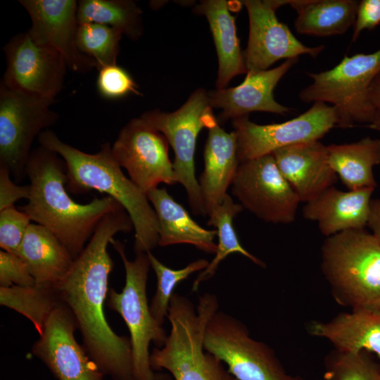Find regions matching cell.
<instances>
[{
    "instance_id": "1",
    "label": "cell",
    "mask_w": 380,
    "mask_h": 380,
    "mask_svg": "<svg viewBox=\"0 0 380 380\" xmlns=\"http://www.w3.org/2000/svg\"><path fill=\"white\" fill-rule=\"evenodd\" d=\"M132 229L124 208L106 215L56 289L75 317L88 355L113 380H133L132 358L129 337L118 335L106 318L108 279L114 267L107 248L117 233Z\"/></svg>"
},
{
    "instance_id": "2",
    "label": "cell",
    "mask_w": 380,
    "mask_h": 380,
    "mask_svg": "<svg viewBox=\"0 0 380 380\" xmlns=\"http://www.w3.org/2000/svg\"><path fill=\"white\" fill-rule=\"evenodd\" d=\"M30 180L28 202L19 209L32 221L51 232L75 259L83 251L102 218L123 208L105 196L85 204L78 203L67 189L64 160L42 146L32 151L25 168Z\"/></svg>"
},
{
    "instance_id": "3",
    "label": "cell",
    "mask_w": 380,
    "mask_h": 380,
    "mask_svg": "<svg viewBox=\"0 0 380 380\" xmlns=\"http://www.w3.org/2000/svg\"><path fill=\"white\" fill-rule=\"evenodd\" d=\"M40 146L54 151L67 167V189L75 194L91 190L104 193L118 201L129 215L135 232V254L147 253L158 246V221L146 193L125 176L115 159L109 143L99 151L87 153L62 141L46 129L38 137Z\"/></svg>"
},
{
    "instance_id": "4",
    "label": "cell",
    "mask_w": 380,
    "mask_h": 380,
    "mask_svg": "<svg viewBox=\"0 0 380 380\" xmlns=\"http://www.w3.org/2000/svg\"><path fill=\"white\" fill-rule=\"evenodd\" d=\"M218 309V300L210 294L199 296L196 308L186 296L173 294L167 316L170 331L164 346L152 350L153 370L166 369L175 380H237L222 361L204 350L206 325Z\"/></svg>"
},
{
    "instance_id": "5",
    "label": "cell",
    "mask_w": 380,
    "mask_h": 380,
    "mask_svg": "<svg viewBox=\"0 0 380 380\" xmlns=\"http://www.w3.org/2000/svg\"><path fill=\"white\" fill-rule=\"evenodd\" d=\"M321 269L336 301L380 315V241L365 229L327 237Z\"/></svg>"
},
{
    "instance_id": "6",
    "label": "cell",
    "mask_w": 380,
    "mask_h": 380,
    "mask_svg": "<svg viewBox=\"0 0 380 380\" xmlns=\"http://www.w3.org/2000/svg\"><path fill=\"white\" fill-rule=\"evenodd\" d=\"M110 244L122 260L125 284L120 292L109 289L107 305L122 317L129 331L133 380H158L159 373L151 366L149 346L153 342L156 348H162L168 334L150 311L146 284L151 265L147 253H137L132 261L120 241L112 239Z\"/></svg>"
},
{
    "instance_id": "7",
    "label": "cell",
    "mask_w": 380,
    "mask_h": 380,
    "mask_svg": "<svg viewBox=\"0 0 380 380\" xmlns=\"http://www.w3.org/2000/svg\"><path fill=\"white\" fill-rule=\"evenodd\" d=\"M380 72V49L370 53L346 56L333 68L309 72L312 82L298 94L305 103L322 102L334 107L337 127L371 124L372 109L368 100L369 87Z\"/></svg>"
},
{
    "instance_id": "8",
    "label": "cell",
    "mask_w": 380,
    "mask_h": 380,
    "mask_svg": "<svg viewBox=\"0 0 380 380\" xmlns=\"http://www.w3.org/2000/svg\"><path fill=\"white\" fill-rule=\"evenodd\" d=\"M141 118L161 132L175 153L173 169L177 182L185 189L194 214L205 215L198 182L195 176L194 156L197 137L203 127L217 122L210 105L208 92L198 89L177 110L147 111Z\"/></svg>"
},
{
    "instance_id": "9",
    "label": "cell",
    "mask_w": 380,
    "mask_h": 380,
    "mask_svg": "<svg viewBox=\"0 0 380 380\" xmlns=\"http://www.w3.org/2000/svg\"><path fill=\"white\" fill-rule=\"evenodd\" d=\"M203 347L237 380H303L288 374L271 348L251 338L246 326L226 312L217 310L208 320Z\"/></svg>"
},
{
    "instance_id": "10",
    "label": "cell",
    "mask_w": 380,
    "mask_h": 380,
    "mask_svg": "<svg viewBox=\"0 0 380 380\" xmlns=\"http://www.w3.org/2000/svg\"><path fill=\"white\" fill-rule=\"evenodd\" d=\"M54 102L0 84V166L16 182L26 176L34 139L59 118L51 108Z\"/></svg>"
},
{
    "instance_id": "11",
    "label": "cell",
    "mask_w": 380,
    "mask_h": 380,
    "mask_svg": "<svg viewBox=\"0 0 380 380\" xmlns=\"http://www.w3.org/2000/svg\"><path fill=\"white\" fill-rule=\"evenodd\" d=\"M232 193L243 208L273 224L293 222L301 203L272 154L240 163Z\"/></svg>"
},
{
    "instance_id": "12",
    "label": "cell",
    "mask_w": 380,
    "mask_h": 380,
    "mask_svg": "<svg viewBox=\"0 0 380 380\" xmlns=\"http://www.w3.org/2000/svg\"><path fill=\"white\" fill-rule=\"evenodd\" d=\"M334 107L315 102L303 113L288 121L258 125L248 115L232 120L237 134L240 163L272 154L276 150L298 144L319 141L333 127H337Z\"/></svg>"
},
{
    "instance_id": "13",
    "label": "cell",
    "mask_w": 380,
    "mask_h": 380,
    "mask_svg": "<svg viewBox=\"0 0 380 380\" xmlns=\"http://www.w3.org/2000/svg\"><path fill=\"white\" fill-rule=\"evenodd\" d=\"M111 148L118 163L145 193L161 183H177L167 140L141 117L131 120L122 128Z\"/></svg>"
},
{
    "instance_id": "14",
    "label": "cell",
    "mask_w": 380,
    "mask_h": 380,
    "mask_svg": "<svg viewBox=\"0 0 380 380\" xmlns=\"http://www.w3.org/2000/svg\"><path fill=\"white\" fill-rule=\"evenodd\" d=\"M290 1L246 0L249 19L248 44L243 51L248 72L268 70L281 59L298 58L308 55L316 58L324 46H308L300 42L288 26L280 22L276 11Z\"/></svg>"
},
{
    "instance_id": "15",
    "label": "cell",
    "mask_w": 380,
    "mask_h": 380,
    "mask_svg": "<svg viewBox=\"0 0 380 380\" xmlns=\"http://www.w3.org/2000/svg\"><path fill=\"white\" fill-rule=\"evenodd\" d=\"M3 51L6 68L1 83L13 89L55 100L63 87L68 68L58 53L38 44L28 31L13 37Z\"/></svg>"
},
{
    "instance_id": "16",
    "label": "cell",
    "mask_w": 380,
    "mask_h": 380,
    "mask_svg": "<svg viewBox=\"0 0 380 380\" xmlns=\"http://www.w3.org/2000/svg\"><path fill=\"white\" fill-rule=\"evenodd\" d=\"M75 317L63 303L52 312L32 348L58 380H103L104 374L75 339Z\"/></svg>"
},
{
    "instance_id": "17",
    "label": "cell",
    "mask_w": 380,
    "mask_h": 380,
    "mask_svg": "<svg viewBox=\"0 0 380 380\" xmlns=\"http://www.w3.org/2000/svg\"><path fill=\"white\" fill-rule=\"evenodd\" d=\"M32 25L28 32L38 44L58 53L68 68L79 73L96 68V62L77 45V6L75 0H20Z\"/></svg>"
},
{
    "instance_id": "18",
    "label": "cell",
    "mask_w": 380,
    "mask_h": 380,
    "mask_svg": "<svg viewBox=\"0 0 380 380\" xmlns=\"http://www.w3.org/2000/svg\"><path fill=\"white\" fill-rule=\"evenodd\" d=\"M298 59L286 60L272 69L248 72L241 84L208 92L210 106L222 110L217 119L218 123L223 124L229 119L248 115L254 111L280 115L291 113V108L276 101L273 91Z\"/></svg>"
},
{
    "instance_id": "19",
    "label": "cell",
    "mask_w": 380,
    "mask_h": 380,
    "mask_svg": "<svg viewBox=\"0 0 380 380\" xmlns=\"http://www.w3.org/2000/svg\"><path fill=\"white\" fill-rule=\"evenodd\" d=\"M272 155L300 202L310 201L337 180L328 161L327 146L320 141L279 148Z\"/></svg>"
},
{
    "instance_id": "20",
    "label": "cell",
    "mask_w": 380,
    "mask_h": 380,
    "mask_svg": "<svg viewBox=\"0 0 380 380\" xmlns=\"http://www.w3.org/2000/svg\"><path fill=\"white\" fill-rule=\"evenodd\" d=\"M372 188L341 191L332 186L305 203L303 217L315 221L327 237L367 227Z\"/></svg>"
},
{
    "instance_id": "21",
    "label": "cell",
    "mask_w": 380,
    "mask_h": 380,
    "mask_svg": "<svg viewBox=\"0 0 380 380\" xmlns=\"http://www.w3.org/2000/svg\"><path fill=\"white\" fill-rule=\"evenodd\" d=\"M204 170L198 180L205 215L221 203L240 164L237 134L227 132L217 122L208 129L204 149Z\"/></svg>"
},
{
    "instance_id": "22",
    "label": "cell",
    "mask_w": 380,
    "mask_h": 380,
    "mask_svg": "<svg viewBox=\"0 0 380 380\" xmlns=\"http://www.w3.org/2000/svg\"><path fill=\"white\" fill-rule=\"evenodd\" d=\"M17 255L26 263L36 285L53 289L66 279L75 261L51 232L33 223L29 225Z\"/></svg>"
},
{
    "instance_id": "23",
    "label": "cell",
    "mask_w": 380,
    "mask_h": 380,
    "mask_svg": "<svg viewBox=\"0 0 380 380\" xmlns=\"http://www.w3.org/2000/svg\"><path fill=\"white\" fill-rule=\"evenodd\" d=\"M146 195L158 221V246L187 243L207 253H216L217 230L205 229L197 224L165 188H156Z\"/></svg>"
},
{
    "instance_id": "24",
    "label": "cell",
    "mask_w": 380,
    "mask_h": 380,
    "mask_svg": "<svg viewBox=\"0 0 380 380\" xmlns=\"http://www.w3.org/2000/svg\"><path fill=\"white\" fill-rule=\"evenodd\" d=\"M308 331L327 339L335 350L373 353L380 365V315L351 310L327 322L312 321L308 326Z\"/></svg>"
},
{
    "instance_id": "25",
    "label": "cell",
    "mask_w": 380,
    "mask_h": 380,
    "mask_svg": "<svg viewBox=\"0 0 380 380\" xmlns=\"http://www.w3.org/2000/svg\"><path fill=\"white\" fill-rule=\"evenodd\" d=\"M194 8L196 14L205 15L208 21L218 58L217 88L224 89L233 77L247 73L235 18L224 0L201 1Z\"/></svg>"
},
{
    "instance_id": "26",
    "label": "cell",
    "mask_w": 380,
    "mask_h": 380,
    "mask_svg": "<svg viewBox=\"0 0 380 380\" xmlns=\"http://www.w3.org/2000/svg\"><path fill=\"white\" fill-rule=\"evenodd\" d=\"M328 161L348 190L375 189L373 168L380 164V139L366 137L360 140L327 146Z\"/></svg>"
},
{
    "instance_id": "27",
    "label": "cell",
    "mask_w": 380,
    "mask_h": 380,
    "mask_svg": "<svg viewBox=\"0 0 380 380\" xmlns=\"http://www.w3.org/2000/svg\"><path fill=\"white\" fill-rule=\"evenodd\" d=\"M294 22L300 34L329 37L344 34L354 25L359 4L355 0H292Z\"/></svg>"
},
{
    "instance_id": "28",
    "label": "cell",
    "mask_w": 380,
    "mask_h": 380,
    "mask_svg": "<svg viewBox=\"0 0 380 380\" xmlns=\"http://www.w3.org/2000/svg\"><path fill=\"white\" fill-rule=\"evenodd\" d=\"M243 209L241 204L234 203L232 197L227 194L221 203L209 214L208 224L217 228V248L213 260L199 273L193 282L192 291L196 292L201 283L211 279L220 262L232 253H239L258 266L262 267L265 266L262 260L242 246L237 237L233 220Z\"/></svg>"
},
{
    "instance_id": "29",
    "label": "cell",
    "mask_w": 380,
    "mask_h": 380,
    "mask_svg": "<svg viewBox=\"0 0 380 380\" xmlns=\"http://www.w3.org/2000/svg\"><path fill=\"white\" fill-rule=\"evenodd\" d=\"M141 14L136 3L129 0H81L77 6L78 25H108L133 40L138 39L144 31Z\"/></svg>"
},
{
    "instance_id": "30",
    "label": "cell",
    "mask_w": 380,
    "mask_h": 380,
    "mask_svg": "<svg viewBox=\"0 0 380 380\" xmlns=\"http://www.w3.org/2000/svg\"><path fill=\"white\" fill-rule=\"evenodd\" d=\"M63 303L56 289L35 285L0 287V304L31 321L40 334L52 312Z\"/></svg>"
},
{
    "instance_id": "31",
    "label": "cell",
    "mask_w": 380,
    "mask_h": 380,
    "mask_svg": "<svg viewBox=\"0 0 380 380\" xmlns=\"http://www.w3.org/2000/svg\"><path fill=\"white\" fill-rule=\"evenodd\" d=\"M147 255L157 278L156 289L149 304L150 311L155 320L163 326L176 286L194 272L205 270L209 262L205 259H198L182 269L174 270L163 265L151 251L147 253Z\"/></svg>"
},
{
    "instance_id": "32",
    "label": "cell",
    "mask_w": 380,
    "mask_h": 380,
    "mask_svg": "<svg viewBox=\"0 0 380 380\" xmlns=\"http://www.w3.org/2000/svg\"><path fill=\"white\" fill-rule=\"evenodd\" d=\"M122 34L110 26L98 23L78 25L77 45L84 55L96 63V69L117 65Z\"/></svg>"
},
{
    "instance_id": "33",
    "label": "cell",
    "mask_w": 380,
    "mask_h": 380,
    "mask_svg": "<svg viewBox=\"0 0 380 380\" xmlns=\"http://www.w3.org/2000/svg\"><path fill=\"white\" fill-rule=\"evenodd\" d=\"M325 368L327 380H380V365L365 351L334 350L326 359Z\"/></svg>"
},
{
    "instance_id": "34",
    "label": "cell",
    "mask_w": 380,
    "mask_h": 380,
    "mask_svg": "<svg viewBox=\"0 0 380 380\" xmlns=\"http://www.w3.org/2000/svg\"><path fill=\"white\" fill-rule=\"evenodd\" d=\"M31 219L15 205L0 210V247L17 255Z\"/></svg>"
},
{
    "instance_id": "35",
    "label": "cell",
    "mask_w": 380,
    "mask_h": 380,
    "mask_svg": "<svg viewBox=\"0 0 380 380\" xmlns=\"http://www.w3.org/2000/svg\"><path fill=\"white\" fill-rule=\"evenodd\" d=\"M96 80L99 94L106 99H118L129 94H140L131 75L118 65L100 69Z\"/></svg>"
},
{
    "instance_id": "36",
    "label": "cell",
    "mask_w": 380,
    "mask_h": 380,
    "mask_svg": "<svg viewBox=\"0 0 380 380\" xmlns=\"http://www.w3.org/2000/svg\"><path fill=\"white\" fill-rule=\"evenodd\" d=\"M36 282L25 261L18 255L0 251V287H29Z\"/></svg>"
},
{
    "instance_id": "37",
    "label": "cell",
    "mask_w": 380,
    "mask_h": 380,
    "mask_svg": "<svg viewBox=\"0 0 380 380\" xmlns=\"http://www.w3.org/2000/svg\"><path fill=\"white\" fill-rule=\"evenodd\" d=\"M379 24L380 0L359 1L351 42H355L364 30H372Z\"/></svg>"
},
{
    "instance_id": "38",
    "label": "cell",
    "mask_w": 380,
    "mask_h": 380,
    "mask_svg": "<svg viewBox=\"0 0 380 380\" xmlns=\"http://www.w3.org/2000/svg\"><path fill=\"white\" fill-rule=\"evenodd\" d=\"M11 176L6 167L0 166V210L13 206L21 198L28 199L30 197V185L16 184Z\"/></svg>"
},
{
    "instance_id": "39",
    "label": "cell",
    "mask_w": 380,
    "mask_h": 380,
    "mask_svg": "<svg viewBox=\"0 0 380 380\" xmlns=\"http://www.w3.org/2000/svg\"><path fill=\"white\" fill-rule=\"evenodd\" d=\"M368 100L373 113L372 122L368 127L380 132V72L369 87Z\"/></svg>"
},
{
    "instance_id": "40",
    "label": "cell",
    "mask_w": 380,
    "mask_h": 380,
    "mask_svg": "<svg viewBox=\"0 0 380 380\" xmlns=\"http://www.w3.org/2000/svg\"><path fill=\"white\" fill-rule=\"evenodd\" d=\"M367 227L380 241V198L372 199Z\"/></svg>"
},
{
    "instance_id": "41",
    "label": "cell",
    "mask_w": 380,
    "mask_h": 380,
    "mask_svg": "<svg viewBox=\"0 0 380 380\" xmlns=\"http://www.w3.org/2000/svg\"><path fill=\"white\" fill-rule=\"evenodd\" d=\"M158 380H172V379L167 374L159 373Z\"/></svg>"
}]
</instances>
